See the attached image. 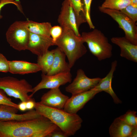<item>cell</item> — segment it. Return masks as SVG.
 I'll list each match as a JSON object with an SVG mask.
<instances>
[{
  "label": "cell",
  "mask_w": 137,
  "mask_h": 137,
  "mask_svg": "<svg viewBox=\"0 0 137 137\" xmlns=\"http://www.w3.org/2000/svg\"><path fill=\"white\" fill-rule=\"evenodd\" d=\"M32 86L25 79H19L11 76L0 77V89L8 96L26 102L34 100L29 93L33 92Z\"/></svg>",
  "instance_id": "5"
},
{
  "label": "cell",
  "mask_w": 137,
  "mask_h": 137,
  "mask_svg": "<svg viewBox=\"0 0 137 137\" xmlns=\"http://www.w3.org/2000/svg\"><path fill=\"white\" fill-rule=\"evenodd\" d=\"M27 21H16L11 25L6 34L7 42L15 49L27 50L30 32L27 29Z\"/></svg>",
  "instance_id": "6"
},
{
  "label": "cell",
  "mask_w": 137,
  "mask_h": 137,
  "mask_svg": "<svg viewBox=\"0 0 137 137\" xmlns=\"http://www.w3.org/2000/svg\"><path fill=\"white\" fill-rule=\"evenodd\" d=\"M68 0L75 11L78 14H82L84 15V4L82 0Z\"/></svg>",
  "instance_id": "26"
},
{
  "label": "cell",
  "mask_w": 137,
  "mask_h": 137,
  "mask_svg": "<svg viewBox=\"0 0 137 137\" xmlns=\"http://www.w3.org/2000/svg\"><path fill=\"white\" fill-rule=\"evenodd\" d=\"M135 127L130 125L119 117L116 118L109 128V133L111 137H130Z\"/></svg>",
  "instance_id": "19"
},
{
  "label": "cell",
  "mask_w": 137,
  "mask_h": 137,
  "mask_svg": "<svg viewBox=\"0 0 137 137\" xmlns=\"http://www.w3.org/2000/svg\"><path fill=\"white\" fill-rule=\"evenodd\" d=\"M9 60L0 53V72L6 73L9 72Z\"/></svg>",
  "instance_id": "30"
},
{
  "label": "cell",
  "mask_w": 137,
  "mask_h": 137,
  "mask_svg": "<svg viewBox=\"0 0 137 137\" xmlns=\"http://www.w3.org/2000/svg\"><path fill=\"white\" fill-rule=\"evenodd\" d=\"M19 110L22 111L27 110L26 107V102L21 101L18 105Z\"/></svg>",
  "instance_id": "33"
},
{
  "label": "cell",
  "mask_w": 137,
  "mask_h": 137,
  "mask_svg": "<svg viewBox=\"0 0 137 137\" xmlns=\"http://www.w3.org/2000/svg\"><path fill=\"white\" fill-rule=\"evenodd\" d=\"M58 128L43 116L26 121L0 120V137H48Z\"/></svg>",
  "instance_id": "1"
},
{
  "label": "cell",
  "mask_w": 137,
  "mask_h": 137,
  "mask_svg": "<svg viewBox=\"0 0 137 137\" xmlns=\"http://www.w3.org/2000/svg\"><path fill=\"white\" fill-rule=\"evenodd\" d=\"M82 1H83V0H82Z\"/></svg>",
  "instance_id": "36"
},
{
  "label": "cell",
  "mask_w": 137,
  "mask_h": 137,
  "mask_svg": "<svg viewBox=\"0 0 137 137\" xmlns=\"http://www.w3.org/2000/svg\"><path fill=\"white\" fill-rule=\"evenodd\" d=\"M81 37L84 43L87 44L90 52L99 61L112 57V45L100 30L95 28L91 31L82 32Z\"/></svg>",
  "instance_id": "4"
},
{
  "label": "cell",
  "mask_w": 137,
  "mask_h": 137,
  "mask_svg": "<svg viewBox=\"0 0 137 137\" xmlns=\"http://www.w3.org/2000/svg\"><path fill=\"white\" fill-rule=\"evenodd\" d=\"M9 72L13 74H24L36 73L41 71L37 63L20 60L9 61Z\"/></svg>",
  "instance_id": "17"
},
{
  "label": "cell",
  "mask_w": 137,
  "mask_h": 137,
  "mask_svg": "<svg viewBox=\"0 0 137 137\" xmlns=\"http://www.w3.org/2000/svg\"><path fill=\"white\" fill-rule=\"evenodd\" d=\"M35 102L34 100L26 102V107L27 110H30L34 108Z\"/></svg>",
  "instance_id": "32"
},
{
  "label": "cell",
  "mask_w": 137,
  "mask_h": 137,
  "mask_svg": "<svg viewBox=\"0 0 137 137\" xmlns=\"http://www.w3.org/2000/svg\"><path fill=\"white\" fill-rule=\"evenodd\" d=\"M63 31V29L60 26H55L52 27L50 31L51 37L55 42L61 36Z\"/></svg>",
  "instance_id": "29"
},
{
  "label": "cell",
  "mask_w": 137,
  "mask_h": 137,
  "mask_svg": "<svg viewBox=\"0 0 137 137\" xmlns=\"http://www.w3.org/2000/svg\"><path fill=\"white\" fill-rule=\"evenodd\" d=\"M100 92L92 89L89 91L72 95L66 102L63 108L64 110L71 113H77L85 105Z\"/></svg>",
  "instance_id": "11"
},
{
  "label": "cell",
  "mask_w": 137,
  "mask_h": 137,
  "mask_svg": "<svg viewBox=\"0 0 137 137\" xmlns=\"http://www.w3.org/2000/svg\"><path fill=\"white\" fill-rule=\"evenodd\" d=\"M131 4L135 7H137V0H130Z\"/></svg>",
  "instance_id": "35"
},
{
  "label": "cell",
  "mask_w": 137,
  "mask_h": 137,
  "mask_svg": "<svg viewBox=\"0 0 137 137\" xmlns=\"http://www.w3.org/2000/svg\"><path fill=\"white\" fill-rule=\"evenodd\" d=\"M41 77V81L33 88V92L30 95L31 97L36 92L40 90L59 88L60 86L71 82L72 80V76L70 72L52 75H48L42 73Z\"/></svg>",
  "instance_id": "10"
},
{
  "label": "cell",
  "mask_w": 137,
  "mask_h": 137,
  "mask_svg": "<svg viewBox=\"0 0 137 137\" xmlns=\"http://www.w3.org/2000/svg\"><path fill=\"white\" fill-rule=\"evenodd\" d=\"M92 0H83L84 8L85 17L90 29H93L95 27L93 25L90 16L91 6Z\"/></svg>",
  "instance_id": "24"
},
{
  "label": "cell",
  "mask_w": 137,
  "mask_h": 137,
  "mask_svg": "<svg viewBox=\"0 0 137 137\" xmlns=\"http://www.w3.org/2000/svg\"><path fill=\"white\" fill-rule=\"evenodd\" d=\"M68 136L59 128L52 132L48 137H67Z\"/></svg>",
  "instance_id": "31"
},
{
  "label": "cell",
  "mask_w": 137,
  "mask_h": 137,
  "mask_svg": "<svg viewBox=\"0 0 137 137\" xmlns=\"http://www.w3.org/2000/svg\"><path fill=\"white\" fill-rule=\"evenodd\" d=\"M9 4H12L15 5L20 11L23 13L21 3L19 0H0V19L2 18V16L0 14L2 9L5 5Z\"/></svg>",
  "instance_id": "27"
},
{
  "label": "cell",
  "mask_w": 137,
  "mask_h": 137,
  "mask_svg": "<svg viewBox=\"0 0 137 137\" xmlns=\"http://www.w3.org/2000/svg\"><path fill=\"white\" fill-rule=\"evenodd\" d=\"M19 109L14 107L6 105H0V120L2 121H26L33 119L42 116L35 110H29L22 114L17 113Z\"/></svg>",
  "instance_id": "13"
},
{
  "label": "cell",
  "mask_w": 137,
  "mask_h": 137,
  "mask_svg": "<svg viewBox=\"0 0 137 137\" xmlns=\"http://www.w3.org/2000/svg\"><path fill=\"white\" fill-rule=\"evenodd\" d=\"M54 50H48L43 55L38 57L37 63L41 66L42 73L47 74L50 71L54 58Z\"/></svg>",
  "instance_id": "21"
},
{
  "label": "cell",
  "mask_w": 137,
  "mask_h": 137,
  "mask_svg": "<svg viewBox=\"0 0 137 137\" xmlns=\"http://www.w3.org/2000/svg\"><path fill=\"white\" fill-rule=\"evenodd\" d=\"M58 22L62 28H70L78 36H81L79 30L80 26L86 22L84 15L78 14L68 0H64L62 3Z\"/></svg>",
  "instance_id": "7"
},
{
  "label": "cell",
  "mask_w": 137,
  "mask_h": 137,
  "mask_svg": "<svg viewBox=\"0 0 137 137\" xmlns=\"http://www.w3.org/2000/svg\"><path fill=\"white\" fill-rule=\"evenodd\" d=\"M131 4L130 0H105L101 8L120 11Z\"/></svg>",
  "instance_id": "22"
},
{
  "label": "cell",
  "mask_w": 137,
  "mask_h": 137,
  "mask_svg": "<svg viewBox=\"0 0 137 137\" xmlns=\"http://www.w3.org/2000/svg\"><path fill=\"white\" fill-rule=\"evenodd\" d=\"M26 26L30 32L43 36L51 37L50 31L52 26L50 23H38L27 20Z\"/></svg>",
  "instance_id": "20"
},
{
  "label": "cell",
  "mask_w": 137,
  "mask_h": 137,
  "mask_svg": "<svg viewBox=\"0 0 137 137\" xmlns=\"http://www.w3.org/2000/svg\"><path fill=\"white\" fill-rule=\"evenodd\" d=\"M55 45L51 37H47L30 32L27 50L38 57L42 56L51 46Z\"/></svg>",
  "instance_id": "12"
},
{
  "label": "cell",
  "mask_w": 137,
  "mask_h": 137,
  "mask_svg": "<svg viewBox=\"0 0 137 137\" xmlns=\"http://www.w3.org/2000/svg\"><path fill=\"white\" fill-rule=\"evenodd\" d=\"M111 40L120 48L121 57L137 62V45L133 44L125 37H113Z\"/></svg>",
  "instance_id": "15"
},
{
  "label": "cell",
  "mask_w": 137,
  "mask_h": 137,
  "mask_svg": "<svg viewBox=\"0 0 137 137\" xmlns=\"http://www.w3.org/2000/svg\"><path fill=\"white\" fill-rule=\"evenodd\" d=\"M134 22L137 21V7L130 4L121 10Z\"/></svg>",
  "instance_id": "25"
},
{
  "label": "cell",
  "mask_w": 137,
  "mask_h": 137,
  "mask_svg": "<svg viewBox=\"0 0 137 137\" xmlns=\"http://www.w3.org/2000/svg\"><path fill=\"white\" fill-rule=\"evenodd\" d=\"M117 64L116 60L112 62L109 72L105 77L101 78L96 86L92 89L100 92L104 91L108 93L112 97L114 102L118 104L121 103L122 101L114 92L112 86V80Z\"/></svg>",
  "instance_id": "16"
},
{
  "label": "cell",
  "mask_w": 137,
  "mask_h": 137,
  "mask_svg": "<svg viewBox=\"0 0 137 137\" xmlns=\"http://www.w3.org/2000/svg\"><path fill=\"white\" fill-rule=\"evenodd\" d=\"M62 29V34L55 44L65 54L72 68L77 60L86 53L87 50L81 36H77L70 28Z\"/></svg>",
  "instance_id": "3"
},
{
  "label": "cell",
  "mask_w": 137,
  "mask_h": 137,
  "mask_svg": "<svg viewBox=\"0 0 137 137\" xmlns=\"http://www.w3.org/2000/svg\"><path fill=\"white\" fill-rule=\"evenodd\" d=\"M54 58L50 69L46 74L52 75L70 72L71 67L65 60L66 55L58 47L54 49Z\"/></svg>",
  "instance_id": "18"
},
{
  "label": "cell",
  "mask_w": 137,
  "mask_h": 137,
  "mask_svg": "<svg viewBox=\"0 0 137 137\" xmlns=\"http://www.w3.org/2000/svg\"><path fill=\"white\" fill-rule=\"evenodd\" d=\"M69 98L61 92L59 88H57L50 89L44 93L39 102L49 107L62 109Z\"/></svg>",
  "instance_id": "14"
},
{
  "label": "cell",
  "mask_w": 137,
  "mask_h": 137,
  "mask_svg": "<svg viewBox=\"0 0 137 137\" xmlns=\"http://www.w3.org/2000/svg\"><path fill=\"white\" fill-rule=\"evenodd\" d=\"M34 108L41 115L48 118L68 136L74 135L81 126L82 120L77 113L49 107L35 102Z\"/></svg>",
  "instance_id": "2"
},
{
  "label": "cell",
  "mask_w": 137,
  "mask_h": 137,
  "mask_svg": "<svg viewBox=\"0 0 137 137\" xmlns=\"http://www.w3.org/2000/svg\"><path fill=\"white\" fill-rule=\"evenodd\" d=\"M136 113V111L129 110L119 117L128 124L137 127Z\"/></svg>",
  "instance_id": "23"
},
{
  "label": "cell",
  "mask_w": 137,
  "mask_h": 137,
  "mask_svg": "<svg viewBox=\"0 0 137 137\" xmlns=\"http://www.w3.org/2000/svg\"><path fill=\"white\" fill-rule=\"evenodd\" d=\"M3 91V90L0 89V105H8L14 107L19 109L18 105L12 102L10 98L5 95Z\"/></svg>",
  "instance_id": "28"
},
{
  "label": "cell",
  "mask_w": 137,
  "mask_h": 137,
  "mask_svg": "<svg viewBox=\"0 0 137 137\" xmlns=\"http://www.w3.org/2000/svg\"><path fill=\"white\" fill-rule=\"evenodd\" d=\"M99 77L90 78L88 77L81 69L78 70L76 75L72 82L66 87V92L72 95L84 92L94 88L101 79Z\"/></svg>",
  "instance_id": "9"
},
{
  "label": "cell",
  "mask_w": 137,
  "mask_h": 137,
  "mask_svg": "<svg viewBox=\"0 0 137 137\" xmlns=\"http://www.w3.org/2000/svg\"><path fill=\"white\" fill-rule=\"evenodd\" d=\"M102 12L110 16L124 32L125 37L133 44L137 45V26L136 22L120 11L99 7Z\"/></svg>",
  "instance_id": "8"
},
{
  "label": "cell",
  "mask_w": 137,
  "mask_h": 137,
  "mask_svg": "<svg viewBox=\"0 0 137 137\" xmlns=\"http://www.w3.org/2000/svg\"><path fill=\"white\" fill-rule=\"evenodd\" d=\"M137 127H135L133 129L130 137H137Z\"/></svg>",
  "instance_id": "34"
}]
</instances>
